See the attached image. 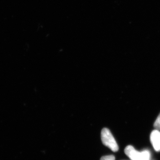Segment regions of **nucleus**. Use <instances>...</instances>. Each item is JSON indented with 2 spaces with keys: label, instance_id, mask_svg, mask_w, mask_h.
Wrapping results in <instances>:
<instances>
[{
  "label": "nucleus",
  "instance_id": "f03ea898",
  "mask_svg": "<svg viewBox=\"0 0 160 160\" xmlns=\"http://www.w3.org/2000/svg\"><path fill=\"white\" fill-rule=\"evenodd\" d=\"M125 152L131 160H143L141 152L137 151L132 146H127L125 148Z\"/></svg>",
  "mask_w": 160,
  "mask_h": 160
},
{
  "label": "nucleus",
  "instance_id": "39448f33",
  "mask_svg": "<svg viewBox=\"0 0 160 160\" xmlns=\"http://www.w3.org/2000/svg\"><path fill=\"white\" fill-rule=\"evenodd\" d=\"M154 127L157 130L160 131V113L155 122Z\"/></svg>",
  "mask_w": 160,
  "mask_h": 160
},
{
  "label": "nucleus",
  "instance_id": "423d86ee",
  "mask_svg": "<svg viewBox=\"0 0 160 160\" xmlns=\"http://www.w3.org/2000/svg\"><path fill=\"white\" fill-rule=\"evenodd\" d=\"M100 160H115L114 156L110 155L105 156L101 158Z\"/></svg>",
  "mask_w": 160,
  "mask_h": 160
},
{
  "label": "nucleus",
  "instance_id": "f257e3e1",
  "mask_svg": "<svg viewBox=\"0 0 160 160\" xmlns=\"http://www.w3.org/2000/svg\"><path fill=\"white\" fill-rule=\"evenodd\" d=\"M101 139L103 145L108 147L112 151L116 152L118 150L117 143L109 129L107 128L102 129L101 132Z\"/></svg>",
  "mask_w": 160,
  "mask_h": 160
},
{
  "label": "nucleus",
  "instance_id": "7ed1b4c3",
  "mask_svg": "<svg viewBox=\"0 0 160 160\" xmlns=\"http://www.w3.org/2000/svg\"><path fill=\"white\" fill-rule=\"evenodd\" d=\"M150 141L153 148L157 152L160 151V131L153 130L150 135Z\"/></svg>",
  "mask_w": 160,
  "mask_h": 160
},
{
  "label": "nucleus",
  "instance_id": "20e7f679",
  "mask_svg": "<svg viewBox=\"0 0 160 160\" xmlns=\"http://www.w3.org/2000/svg\"><path fill=\"white\" fill-rule=\"evenodd\" d=\"M142 158L143 160H150L151 158V153L149 150H143L141 152Z\"/></svg>",
  "mask_w": 160,
  "mask_h": 160
}]
</instances>
